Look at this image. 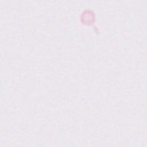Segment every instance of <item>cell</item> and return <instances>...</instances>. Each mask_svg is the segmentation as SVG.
Segmentation results:
<instances>
[{
  "mask_svg": "<svg viewBox=\"0 0 147 147\" xmlns=\"http://www.w3.org/2000/svg\"><path fill=\"white\" fill-rule=\"evenodd\" d=\"M95 21H96V16H95V13L91 9H86L81 15V22L84 25L94 27Z\"/></svg>",
  "mask_w": 147,
  "mask_h": 147,
  "instance_id": "obj_1",
  "label": "cell"
}]
</instances>
